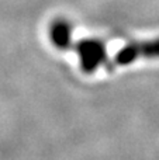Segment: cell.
<instances>
[{"mask_svg":"<svg viewBox=\"0 0 159 160\" xmlns=\"http://www.w3.org/2000/svg\"><path fill=\"white\" fill-rule=\"evenodd\" d=\"M75 51L79 55L80 68L83 72L92 73L95 72L100 65L106 62L107 51L106 44L99 38H85L76 42Z\"/></svg>","mask_w":159,"mask_h":160,"instance_id":"obj_1","label":"cell"},{"mask_svg":"<svg viewBox=\"0 0 159 160\" xmlns=\"http://www.w3.org/2000/svg\"><path fill=\"white\" fill-rule=\"evenodd\" d=\"M142 58H159V38L127 44L115 55V63L128 65Z\"/></svg>","mask_w":159,"mask_h":160,"instance_id":"obj_2","label":"cell"},{"mask_svg":"<svg viewBox=\"0 0 159 160\" xmlns=\"http://www.w3.org/2000/svg\"><path fill=\"white\" fill-rule=\"evenodd\" d=\"M72 28L68 20L56 18L49 27V38L54 47L58 49H68L72 42Z\"/></svg>","mask_w":159,"mask_h":160,"instance_id":"obj_3","label":"cell"}]
</instances>
